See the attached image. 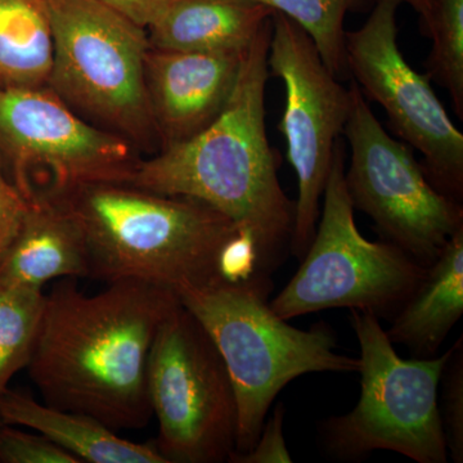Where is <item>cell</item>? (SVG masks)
Wrapping results in <instances>:
<instances>
[{
	"mask_svg": "<svg viewBox=\"0 0 463 463\" xmlns=\"http://www.w3.org/2000/svg\"><path fill=\"white\" fill-rule=\"evenodd\" d=\"M246 52L200 53L149 47L146 83L164 147L192 138L218 118L236 87Z\"/></svg>",
	"mask_w": 463,
	"mask_h": 463,
	"instance_id": "13",
	"label": "cell"
},
{
	"mask_svg": "<svg viewBox=\"0 0 463 463\" xmlns=\"http://www.w3.org/2000/svg\"><path fill=\"white\" fill-rule=\"evenodd\" d=\"M273 11L252 0H173L149 27V47L173 52L243 53Z\"/></svg>",
	"mask_w": 463,
	"mask_h": 463,
	"instance_id": "15",
	"label": "cell"
},
{
	"mask_svg": "<svg viewBox=\"0 0 463 463\" xmlns=\"http://www.w3.org/2000/svg\"><path fill=\"white\" fill-rule=\"evenodd\" d=\"M53 33L44 0H0V87H44Z\"/></svg>",
	"mask_w": 463,
	"mask_h": 463,
	"instance_id": "18",
	"label": "cell"
},
{
	"mask_svg": "<svg viewBox=\"0 0 463 463\" xmlns=\"http://www.w3.org/2000/svg\"><path fill=\"white\" fill-rule=\"evenodd\" d=\"M32 201L20 191L9 175L7 164L0 154V263L17 236Z\"/></svg>",
	"mask_w": 463,
	"mask_h": 463,
	"instance_id": "24",
	"label": "cell"
},
{
	"mask_svg": "<svg viewBox=\"0 0 463 463\" xmlns=\"http://www.w3.org/2000/svg\"><path fill=\"white\" fill-rule=\"evenodd\" d=\"M399 2L411 5L413 11L420 14L423 30L428 33L432 23V14H434L435 0H399Z\"/></svg>",
	"mask_w": 463,
	"mask_h": 463,
	"instance_id": "27",
	"label": "cell"
},
{
	"mask_svg": "<svg viewBox=\"0 0 463 463\" xmlns=\"http://www.w3.org/2000/svg\"><path fill=\"white\" fill-rule=\"evenodd\" d=\"M47 5L53 33L47 87L120 136H151L156 127L146 83V29L99 0H51Z\"/></svg>",
	"mask_w": 463,
	"mask_h": 463,
	"instance_id": "7",
	"label": "cell"
},
{
	"mask_svg": "<svg viewBox=\"0 0 463 463\" xmlns=\"http://www.w3.org/2000/svg\"><path fill=\"white\" fill-rule=\"evenodd\" d=\"M90 277L81 232L57 200L33 199L0 263V282L43 289L52 279Z\"/></svg>",
	"mask_w": 463,
	"mask_h": 463,
	"instance_id": "14",
	"label": "cell"
},
{
	"mask_svg": "<svg viewBox=\"0 0 463 463\" xmlns=\"http://www.w3.org/2000/svg\"><path fill=\"white\" fill-rule=\"evenodd\" d=\"M136 25L149 29L166 11L173 0H99Z\"/></svg>",
	"mask_w": 463,
	"mask_h": 463,
	"instance_id": "26",
	"label": "cell"
},
{
	"mask_svg": "<svg viewBox=\"0 0 463 463\" xmlns=\"http://www.w3.org/2000/svg\"><path fill=\"white\" fill-rule=\"evenodd\" d=\"M151 443L167 463H221L236 449L237 402L214 341L181 301L158 328L147 362Z\"/></svg>",
	"mask_w": 463,
	"mask_h": 463,
	"instance_id": "8",
	"label": "cell"
},
{
	"mask_svg": "<svg viewBox=\"0 0 463 463\" xmlns=\"http://www.w3.org/2000/svg\"><path fill=\"white\" fill-rule=\"evenodd\" d=\"M0 462L81 463L39 432L30 434L5 423H0Z\"/></svg>",
	"mask_w": 463,
	"mask_h": 463,
	"instance_id": "23",
	"label": "cell"
},
{
	"mask_svg": "<svg viewBox=\"0 0 463 463\" xmlns=\"http://www.w3.org/2000/svg\"><path fill=\"white\" fill-rule=\"evenodd\" d=\"M463 315V225L392 317L386 334L417 355L431 358Z\"/></svg>",
	"mask_w": 463,
	"mask_h": 463,
	"instance_id": "16",
	"label": "cell"
},
{
	"mask_svg": "<svg viewBox=\"0 0 463 463\" xmlns=\"http://www.w3.org/2000/svg\"><path fill=\"white\" fill-rule=\"evenodd\" d=\"M47 199L74 219L87 249L90 277L169 289L216 281L222 251L239 228L201 201L166 196L123 182H93Z\"/></svg>",
	"mask_w": 463,
	"mask_h": 463,
	"instance_id": "3",
	"label": "cell"
},
{
	"mask_svg": "<svg viewBox=\"0 0 463 463\" xmlns=\"http://www.w3.org/2000/svg\"><path fill=\"white\" fill-rule=\"evenodd\" d=\"M285 405L279 403L272 417L264 422L254 447L246 453H233L228 462L233 463H289L292 457L283 434Z\"/></svg>",
	"mask_w": 463,
	"mask_h": 463,
	"instance_id": "25",
	"label": "cell"
},
{
	"mask_svg": "<svg viewBox=\"0 0 463 463\" xmlns=\"http://www.w3.org/2000/svg\"><path fill=\"white\" fill-rule=\"evenodd\" d=\"M344 136L350 146L345 170L354 210L364 213L377 232L429 267L463 225V207L429 181L412 148L392 138L374 116L355 83Z\"/></svg>",
	"mask_w": 463,
	"mask_h": 463,
	"instance_id": "9",
	"label": "cell"
},
{
	"mask_svg": "<svg viewBox=\"0 0 463 463\" xmlns=\"http://www.w3.org/2000/svg\"><path fill=\"white\" fill-rule=\"evenodd\" d=\"M270 288L268 276H257L216 281L178 295L214 341L230 373L237 402L233 453L254 447L270 405L292 380L307 373L359 370V359L335 352L336 339L330 328L322 325L298 330L277 316L267 300Z\"/></svg>",
	"mask_w": 463,
	"mask_h": 463,
	"instance_id": "4",
	"label": "cell"
},
{
	"mask_svg": "<svg viewBox=\"0 0 463 463\" xmlns=\"http://www.w3.org/2000/svg\"><path fill=\"white\" fill-rule=\"evenodd\" d=\"M441 425L446 438L448 456L456 463L463 462V337L452 346L449 359L440 379Z\"/></svg>",
	"mask_w": 463,
	"mask_h": 463,
	"instance_id": "22",
	"label": "cell"
},
{
	"mask_svg": "<svg viewBox=\"0 0 463 463\" xmlns=\"http://www.w3.org/2000/svg\"><path fill=\"white\" fill-rule=\"evenodd\" d=\"M352 326L361 347V398L349 413L322 423L326 452L355 461L392 450L417 463H446L438 388L452 347L440 356L403 359L373 313L352 310Z\"/></svg>",
	"mask_w": 463,
	"mask_h": 463,
	"instance_id": "5",
	"label": "cell"
},
{
	"mask_svg": "<svg viewBox=\"0 0 463 463\" xmlns=\"http://www.w3.org/2000/svg\"><path fill=\"white\" fill-rule=\"evenodd\" d=\"M268 70L285 84L279 130L298 184L289 250L303 259L315 237L319 201L352 109V90L325 65L309 35L279 12L272 14Z\"/></svg>",
	"mask_w": 463,
	"mask_h": 463,
	"instance_id": "11",
	"label": "cell"
},
{
	"mask_svg": "<svg viewBox=\"0 0 463 463\" xmlns=\"http://www.w3.org/2000/svg\"><path fill=\"white\" fill-rule=\"evenodd\" d=\"M426 35L432 41L428 76L448 90L456 114L463 118V0H435Z\"/></svg>",
	"mask_w": 463,
	"mask_h": 463,
	"instance_id": "21",
	"label": "cell"
},
{
	"mask_svg": "<svg viewBox=\"0 0 463 463\" xmlns=\"http://www.w3.org/2000/svg\"><path fill=\"white\" fill-rule=\"evenodd\" d=\"M0 422L29 428L80 462L167 463L152 444H138L88 414L61 410L8 389L0 397Z\"/></svg>",
	"mask_w": 463,
	"mask_h": 463,
	"instance_id": "17",
	"label": "cell"
},
{
	"mask_svg": "<svg viewBox=\"0 0 463 463\" xmlns=\"http://www.w3.org/2000/svg\"><path fill=\"white\" fill-rule=\"evenodd\" d=\"M323 197L321 221L303 263L270 307L286 321L334 307L392 318L428 267L392 242H373L362 236L346 190L340 141Z\"/></svg>",
	"mask_w": 463,
	"mask_h": 463,
	"instance_id": "6",
	"label": "cell"
},
{
	"mask_svg": "<svg viewBox=\"0 0 463 463\" xmlns=\"http://www.w3.org/2000/svg\"><path fill=\"white\" fill-rule=\"evenodd\" d=\"M297 23L312 39L328 70L349 75L345 53V17L359 0H252Z\"/></svg>",
	"mask_w": 463,
	"mask_h": 463,
	"instance_id": "20",
	"label": "cell"
},
{
	"mask_svg": "<svg viewBox=\"0 0 463 463\" xmlns=\"http://www.w3.org/2000/svg\"><path fill=\"white\" fill-rule=\"evenodd\" d=\"M44 2H51V0H44Z\"/></svg>",
	"mask_w": 463,
	"mask_h": 463,
	"instance_id": "28",
	"label": "cell"
},
{
	"mask_svg": "<svg viewBox=\"0 0 463 463\" xmlns=\"http://www.w3.org/2000/svg\"><path fill=\"white\" fill-rule=\"evenodd\" d=\"M44 298L43 289L0 282V397L16 373L29 365Z\"/></svg>",
	"mask_w": 463,
	"mask_h": 463,
	"instance_id": "19",
	"label": "cell"
},
{
	"mask_svg": "<svg viewBox=\"0 0 463 463\" xmlns=\"http://www.w3.org/2000/svg\"><path fill=\"white\" fill-rule=\"evenodd\" d=\"M399 0H377L367 21L345 33L346 65L365 99L379 103L402 141L422 155L423 172L441 194L461 203L463 134L450 120L429 76L398 44Z\"/></svg>",
	"mask_w": 463,
	"mask_h": 463,
	"instance_id": "12",
	"label": "cell"
},
{
	"mask_svg": "<svg viewBox=\"0 0 463 463\" xmlns=\"http://www.w3.org/2000/svg\"><path fill=\"white\" fill-rule=\"evenodd\" d=\"M272 18L250 45L230 100L212 124L134 165L128 184L206 203L254 243L261 272L289 248L295 203L279 179L267 136L265 88Z\"/></svg>",
	"mask_w": 463,
	"mask_h": 463,
	"instance_id": "2",
	"label": "cell"
},
{
	"mask_svg": "<svg viewBox=\"0 0 463 463\" xmlns=\"http://www.w3.org/2000/svg\"><path fill=\"white\" fill-rule=\"evenodd\" d=\"M179 303L169 289L109 283L87 295L65 279L45 295L27 370L44 403L88 414L118 432L151 421L149 350Z\"/></svg>",
	"mask_w": 463,
	"mask_h": 463,
	"instance_id": "1",
	"label": "cell"
},
{
	"mask_svg": "<svg viewBox=\"0 0 463 463\" xmlns=\"http://www.w3.org/2000/svg\"><path fill=\"white\" fill-rule=\"evenodd\" d=\"M0 154L30 201L85 183H125L137 164L125 137L87 123L47 85L0 87Z\"/></svg>",
	"mask_w": 463,
	"mask_h": 463,
	"instance_id": "10",
	"label": "cell"
}]
</instances>
